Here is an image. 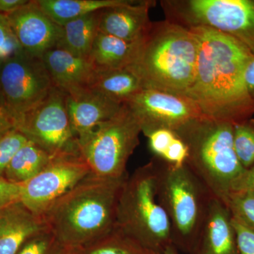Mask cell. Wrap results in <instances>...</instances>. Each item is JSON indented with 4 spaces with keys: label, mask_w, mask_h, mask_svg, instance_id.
<instances>
[{
    "label": "cell",
    "mask_w": 254,
    "mask_h": 254,
    "mask_svg": "<svg viewBox=\"0 0 254 254\" xmlns=\"http://www.w3.org/2000/svg\"><path fill=\"white\" fill-rule=\"evenodd\" d=\"M80 248H71V247H64L60 250L58 254H78ZM82 250V249H81ZM82 254H83L82 251Z\"/></svg>",
    "instance_id": "74e56055"
},
{
    "label": "cell",
    "mask_w": 254,
    "mask_h": 254,
    "mask_svg": "<svg viewBox=\"0 0 254 254\" xmlns=\"http://www.w3.org/2000/svg\"><path fill=\"white\" fill-rule=\"evenodd\" d=\"M22 53L7 16L0 14V60L5 61Z\"/></svg>",
    "instance_id": "f1b7e54d"
},
{
    "label": "cell",
    "mask_w": 254,
    "mask_h": 254,
    "mask_svg": "<svg viewBox=\"0 0 254 254\" xmlns=\"http://www.w3.org/2000/svg\"><path fill=\"white\" fill-rule=\"evenodd\" d=\"M90 174L43 215L48 228L64 247L84 248L116 227L124 182Z\"/></svg>",
    "instance_id": "7a4b0ae2"
},
{
    "label": "cell",
    "mask_w": 254,
    "mask_h": 254,
    "mask_svg": "<svg viewBox=\"0 0 254 254\" xmlns=\"http://www.w3.org/2000/svg\"><path fill=\"white\" fill-rule=\"evenodd\" d=\"M21 185L0 177V208L20 200Z\"/></svg>",
    "instance_id": "d6a6232c"
},
{
    "label": "cell",
    "mask_w": 254,
    "mask_h": 254,
    "mask_svg": "<svg viewBox=\"0 0 254 254\" xmlns=\"http://www.w3.org/2000/svg\"><path fill=\"white\" fill-rule=\"evenodd\" d=\"M188 155V147L186 143L177 135L162 159L175 166H182L186 164Z\"/></svg>",
    "instance_id": "1f68e13d"
},
{
    "label": "cell",
    "mask_w": 254,
    "mask_h": 254,
    "mask_svg": "<svg viewBox=\"0 0 254 254\" xmlns=\"http://www.w3.org/2000/svg\"><path fill=\"white\" fill-rule=\"evenodd\" d=\"M127 103L139 118L145 136L160 128L176 132L205 117L198 105L186 95L150 88L142 90Z\"/></svg>",
    "instance_id": "7c38bea8"
},
{
    "label": "cell",
    "mask_w": 254,
    "mask_h": 254,
    "mask_svg": "<svg viewBox=\"0 0 254 254\" xmlns=\"http://www.w3.org/2000/svg\"><path fill=\"white\" fill-rule=\"evenodd\" d=\"M153 1H131L100 10L98 30L127 41H141L152 26L150 8Z\"/></svg>",
    "instance_id": "2e32d148"
},
{
    "label": "cell",
    "mask_w": 254,
    "mask_h": 254,
    "mask_svg": "<svg viewBox=\"0 0 254 254\" xmlns=\"http://www.w3.org/2000/svg\"><path fill=\"white\" fill-rule=\"evenodd\" d=\"M90 88L120 104L128 103L144 89L141 80L128 67L96 71Z\"/></svg>",
    "instance_id": "ffe728a7"
},
{
    "label": "cell",
    "mask_w": 254,
    "mask_h": 254,
    "mask_svg": "<svg viewBox=\"0 0 254 254\" xmlns=\"http://www.w3.org/2000/svg\"><path fill=\"white\" fill-rule=\"evenodd\" d=\"M18 44L23 53L41 58L58 46L63 26L55 22L41 9L36 0H31L14 12L6 15Z\"/></svg>",
    "instance_id": "4fadbf2b"
},
{
    "label": "cell",
    "mask_w": 254,
    "mask_h": 254,
    "mask_svg": "<svg viewBox=\"0 0 254 254\" xmlns=\"http://www.w3.org/2000/svg\"><path fill=\"white\" fill-rule=\"evenodd\" d=\"M4 60H0V85H1V71H2L3 65H4Z\"/></svg>",
    "instance_id": "ab89813d"
},
{
    "label": "cell",
    "mask_w": 254,
    "mask_h": 254,
    "mask_svg": "<svg viewBox=\"0 0 254 254\" xmlns=\"http://www.w3.org/2000/svg\"><path fill=\"white\" fill-rule=\"evenodd\" d=\"M16 129L53 158L80 154L66 109V93L57 87L23 117Z\"/></svg>",
    "instance_id": "9c48e42d"
},
{
    "label": "cell",
    "mask_w": 254,
    "mask_h": 254,
    "mask_svg": "<svg viewBox=\"0 0 254 254\" xmlns=\"http://www.w3.org/2000/svg\"><path fill=\"white\" fill-rule=\"evenodd\" d=\"M91 173L80 154L54 157L36 177L21 185L20 201L43 216L52 205Z\"/></svg>",
    "instance_id": "8fae6325"
},
{
    "label": "cell",
    "mask_w": 254,
    "mask_h": 254,
    "mask_svg": "<svg viewBox=\"0 0 254 254\" xmlns=\"http://www.w3.org/2000/svg\"><path fill=\"white\" fill-rule=\"evenodd\" d=\"M153 159L157 197L171 222L173 245L190 254L214 196L186 164L175 166L158 157Z\"/></svg>",
    "instance_id": "5b68a950"
},
{
    "label": "cell",
    "mask_w": 254,
    "mask_h": 254,
    "mask_svg": "<svg viewBox=\"0 0 254 254\" xmlns=\"http://www.w3.org/2000/svg\"><path fill=\"white\" fill-rule=\"evenodd\" d=\"M13 129H16L14 118L0 98V138Z\"/></svg>",
    "instance_id": "836d02e7"
},
{
    "label": "cell",
    "mask_w": 254,
    "mask_h": 254,
    "mask_svg": "<svg viewBox=\"0 0 254 254\" xmlns=\"http://www.w3.org/2000/svg\"><path fill=\"white\" fill-rule=\"evenodd\" d=\"M226 205L232 216L254 230V192H233L229 196Z\"/></svg>",
    "instance_id": "484cf974"
},
{
    "label": "cell",
    "mask_w": 254,
    "mask_h": 254,
    "mask_svg": "<svg viewBox=\"0 0 254 254\" xmlns=\"http://www.w3.org/2000/svg\"><path fill=\"white\" fill-rule=\"evenodd\" d=\"M48 229L43 216L32 213L20 200L0 208V254H18L23 246Z\"/></svg>",
    "instance_id": "e0dca14e"
},
{
    "label": "cell",
    "mask_w": 254,
    "mask_h": 254,
    "mask_svg": "<svg viewBox=\"0 0 254 254\" xmlns=\"http://www.w3.org/2000/svg\"><path fill=\"white\" fill-rule=\"evenodd\" d=\"M53 158L38 145L28 141L10 162L4 178L12 183L21 185L41 173Z\"/></svg>",
    "instance_id": "603a6c76"
},
{
    "label": "cell",
    "mask_w": 254,
    "mask_h": 254,
    "mask_svg": "<svg viewBox=\"0 0 254 254\" xmlns=\"http://www.w3.org/2000/svg\"><path fill=\"white\" fill-rule=\"evenodd\" d=\"M198 43L194 83L185 95L206 118L233 124L250 119L254 103L245 83V71L254 57L235 38L210 28H187Z\"/></svg>",
    "instance_id": "6da1fadb"
},
{
    "label": "cell",
    "mask_w": 254,
    "mask_h": 254,
    "mask_svg": "<svg viewBox=\"0 0 254 254\" xmlns=\"http://www.w3.org/2000/svg\"><path fill=\"white\" fill-rule=\"evenodd\" d=\"M245 83L247 92L254 103V55L246 67Z\"/></svg>",
    "instance_id": "d590c367"
},
{
    "label": "cell",
    "mask_w": 254,
    "mask_h": 254,
    "mask_svg": "<svg viewBox=\"0 0 254 254\" xmlns=\"http://www.w3.org/2000/svg\"><path fill=\"white\" fill-rule=\"evenodd\" d=\"M153 159L128 175L123 187L116 227L146 248L163 254L173 245L171 222L157 197Z\"/></svg>",
    "instance_id": "8992f818"
},
{
    "label": "cell",
    "mask_w": 254,
    "mask_h": 254,
    "mask_svg": "<svg viewBox=\"0 0 254 254\" xmlns=\"http://www.w3.org/2000/svg\"><path fill=\"white\" fill-rule=\"evenodd\" d=\"M163 254H179V250H177L176 247L175 246L170 245V247H168V248L165 250V252H164Z\"/></svg>",
    "instance_id": "f35d334b"
},
{
    "label": "cell",
    "mask_w": 254,
    "mask_h": 254,
    "mask_svg": "<svg viewBox=\"0 0 254 254\" xmlns=\"http://www.w3.org/2000/svg\"><path fill=\"white\" fill-rule=\"evenodd\" d=\"M141 132L139 118L128 103H124L113 118L78 143L80 155L95 176L122 178L128 175L127 164L139 144Z\"/></svg>",
    "instance_id": "52a82bcc"
},
{
    "label": "cell",
    "mask_w": 254,
    "mask_h": 254,
    "mask_svg": "<svg viewBox=\"0 0 254 254\" xmlns=\"http://www.w3.org/2000/svg\"><path fill=\"white\" fill-rule=\"evenodd\" d=\"M168 21L186 28L207 27L235 38L254 55V0L161 1Z\"/></svg>",
    "instance_id": "ba28073f"
},
{
    "label": "cell",
    "mask_w": 254,
    "mask_h": 254,
    "mask_svg": "<svg viewBox=\"0 0 254 254\" xmlns=\"http://www.w3.org/2000/svg\"><path fill=\"white\" fill-rule=\"evenodd\" d=\"M198 43L190 30L166 21L152 23L129 67L143 88L185 95L193 84Z\"/></svg>",
    "instance_id": "3957f363"
},
{
    "label": "cell",
    "mask_w": 254,
    "mask_h": 254,
    "mask_svg": "<svg viewBox=\"0 0 254 254\" xmlns=\"http://www.w3.org/2000/svg\"><path fill=\"white\" fill-rule=\"evenodd\" d=\"M242 190L254 192V165L248 170H246L245 173L237 182L233 192Z\"/></svg>",
    "instance_id": "e575fe53"
},
{
    "label": "cell",
    "mask_w": 254,
    "mask_h": 254,
    "mask_svg": "<svg viewBox=\"0 0 254 254\" xmlns=\"http://www.w3.org/2000/svg\"><path fill=\"white\" fill-rule=\"evenodd\" d=\"M233 143L239 161L245 170L254 165V120L234 124Z\"/></svg>",
    "instance_id": "d4e9b609"
},
{
    "label": "cell",
    "mask_w": 254,
    "mask_h": 254,
    "mask_svg": "<svg viewBox=\"0 0 254 254\" xmlns=\"http://www.w3.org/2000/svg\"><path fill=\"white\" fill-rule=\"evenodd\" d=\"M41 58L22 53L5 60L0 98L16 123L46 99L55 88Z\"/></svg>",
    "instance_id": "30bf717a"
},
{
    "label": "cell",
    "mask_w": 254,
    "mask_h": 254,
    "mask_svg": "<svg viewBox=\"0 0 254 254\" xmlns=\"http://www.w3.org/2000/svg\"><path fill=\"white\" fill-rule=\"evenodd\" d=\"M148 137L149 148L155 157L163 158L169 147L177 137L176 133L171 130L160 128L145 135Z\"/></svg>",
    "instance_id": "f546056e"
},
{
    "label": "cell",
    "mask_w": 254,
    "mask_h": 254,
    "mask_svg": "<svg viewBox=\"0 0 254 254\" xmlns=\"http://www.w3.org/2000/svg\"><path fill=\"white\" fill-rule=\"evenodd\" d=\"M70 123L78 143L100 124L113 118L123 104L91 88L66 93Z\"/></svg>",
    "instance_id": "5bb4252c"
},
{
    "label": "cell",
    "mask_w": 254,
    "mask_h": 254,
    "mask_svg": "<svg viewBox=\"0 0 254 254\" xmlns=\"http://www.w3.org/2000/svg\"><path fill=\"white\" fill-rule=\"evenodd\" d=\"M100 11L68 21L63 26V35L57 48L81 58H89L98 31Z\"/></svg>",
    "instance_id": "44dd1931"
},
{
    "label": "cell",
    "mask_w": 254,
    "mask_h": 254,
    "mask_svg": "<svg viewBox=\"0 0 254 254\" xmlns=\"http://www.w3.org/2000/svg\"><path fill=\"white\" fill-rule=\"evenodd\" d=\"M41 59L55 86L65 93L90 88L94 81L96 70L88 58L55 47L46 52Z\"/></svg>",
    "instance_id": "ac0fdd59"
},
{
    "label": "cell",
    "mask_w": 254,
    "mask_h": 254,
    "mask_svg": "<svg viewBox=\"0 0 254 254\" xmlns=\"http://www.w3.org/2000/svg\"><path fill=\"white\" fill-rule=\"evenodd\" d=\"M28 141V138L17 129L11 130L0 138V177L4 178L10 162Z\"/></svg>",
    "instance_id": "4316f807"
},
{
    "label": "cell",
    "mask_w": 254,
    "mask_h": 254,
    "mask_svg": "<svg viewBox=\"0 0 254 254\" xmlns=\"http://www.w3.org/2000/svg\"><path fill=\"white\" fill-rule=\"evenodd\" d=\"M63 248L49 229L31 239L18 254H58Z\"/></svg>",
    "instance_id": "83f0119b"
},
{
    "label": "cell",
    "mask_w": 254,
    "mask_h": 254,
    "mask_svg": "<svg viewBox=\"0 0 254 254\" xmlns=\"http://www.w3.org/2000/svg\"><path fill=\"white\" fill-rule=\"evenodd\" d=\"M234 124L203 117L175 132L188 147L186 165L226 204L246 170L235 153Z\"/></svg>",
    "instance_id": "277c9868"
},
{
    "label": "cell",
    "mask_w": 254,
    "mask_h": 254,
    "mask_svg": "<svg viewBox=\"0 0 254 254\" xmlns=\"http://www.w3.org/2000/svg\"><path fill=\"white\" fill-rule=\"evenodd\" d=\"M143 39L127 41L98 31L88 59L96 71L129 67L136 60Z\"/></svg>",
    "instance_id": "d6986e66"
},
{
    "label": "cell",
    "mask_w": 254,
    "mask_h": 254,
    "mask_svg": "<svg viewBox=\"0 0 254 254\" xmlns=\"http://www.w3.org/2000/svg\"><path fill=\"white\" fill-rule=\"evenodd\" d=\"M232 218L227 205L213 197L190 254H240Z\"/></svg>",
    "instance_id": "9a60e30c"
},
{
    "label": "cell",
    "mask_w": 254,
    "mask_h": 254,
    "mask_svg": "<svg viewBox=\"0 0 254 254\" xmlns=\"http://www.w3.org/2000/svg\"><path fill=\"white\" fill-rule=\"evenodd\" d=\"M28 1V0H0V14H11L27 4Z\"/></svg>",
    "instance_id": "8d00e7d4"
},
{
    "label": "cell",
    "mask_w": 254,
    "mask_h": 254,
    "mask_svg": "<svg viewBox=\"0 0 254 254\" xmlns=\"http://www.w3.org/2000/svg\"><path fill=\"white\" fill-rule=\"evenodd\" d=\"M232 223L236 233L240 254H254V230L233 216Z\"/></svg>",
    "instance_id": "4dcf8cb0"
},
{
    "label": "cell",
    "mask_w": 254,
    "mask_h": 254,
    "mask_svg": "<svg viewBox=\"0 0 254 254\" xmlns=\"http://www.w3.org/2000/svg\"><path fill=\"white\" fill-rule=\"evenodd\" d=\"M81 249L83 254H161L146 248L116 227L103 238Z\"/></svg>",
    "instance_id": "cb8c5ba5"
},
{
    "label": "cell",
    "mask_w": 254,
    "mask_h": 254,
    "mask_svg": "<svg viewBox=\"0 0 254 254\" xmlns=\"http://www.w3.org/2000/svg\"><path fill=\"white\" fill-rule=\"evenodd\" d=\"M42 9L55 22L65 23L105 8L126 4L128 0H36Z\"/></svg>",
    "instance_id": "7402d4cb"
}]
</instances>
